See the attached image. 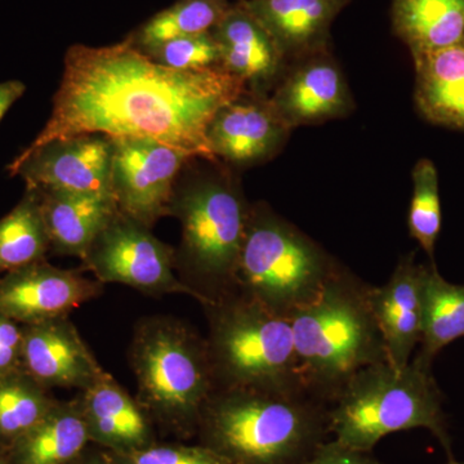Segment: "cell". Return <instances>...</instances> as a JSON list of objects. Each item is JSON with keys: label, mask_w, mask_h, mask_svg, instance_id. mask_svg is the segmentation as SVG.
I'll return each mask as SVG.
<instances>
[{"label": "cell", "mask_w": 464, "mask_h": 464, "mask_svg": "<svg viewBox=\"0 0 464 464\" xmlns=\"http://www.w3.org/2000/svg\"><path fill=\"white\" fill-rule=\"evenodd\" d=\"M246 85L224 67L179 72L159 65L130 38L69 48L50 121L26 151L79 134L151 139L215 161L207 128Z\"/></svg>", "instance_id": "cell-1"}, {"label": "cell", "mask_w": 464, "mask_h": 464, "mask_svg": "<svg viewBox=\"0 0 464 464\" xmlns=\"http://www.w3.org/2000/svg\"><path fill=\"white\" fill-rule=\"evenodd\" d=\"M328 411L304 390H215L197 432L228 464H302L328 441Z\"/></svg>", "instance_id": "cell-2"}, {"label": "cell", "mask_w": 464, "mask_h": 464, "mask_svg": "<svg viewBox=\"0 0 464 464\" xmlns=\"http://www.w3.org/2000/svg\"><path fill=\"white\" fill-rule=\"evenodd\" d=\"M368 289L340 266L322 293L289 319L302 383L326 404L357 372L389 362Z\"/></svg>", "instance_id": "cell-3"}, {"label": "cell", "mask_w": 464, "mask_h": 464, "mask_svg": "<svg viewBox=\"0 0 464 464\" xmlns=\"http://www.w3.org/2000/svg\"><path fill=\"white\" fill-rule=\"evenodd\" d=\"M329 432L334 441L372 451L390 433L424 429L454 458L444 411V395L426 366L411 359L398 369L389 362L357 372L329 404Z\"/></svg>", "instance_id": "cell-4"}, {"label": "cell", "mask_w": 464, "mask_h": 464, "mask_svg": "<svg viewBox=\"0 0 464 464\" xmlns=\"http://www.w3.org/2000/svg\"><path fill=\"white\" fill-rule=\"evenodd\" d=\"M204 308L216 390L307 391L288 319L237 288Z\"/></svg>", "instance_id": "cell-5"}, {"label": "cell", "mask_w": 464, "mask_h": 464, "mask_svg": "<svg viewBox=\"0 0 464 464\" xmlns=\"http://www.w3.org/2000/svg\"><path fill=\"white\" fill-rule=\"evenodd\" d=\"M130 364L146 413L179 435L197 432L216 390L207 341L174 319L143 320L134 332Z\"/></svg>", "instance_id": "cell-6"}, {"label": "cell", "mask_w": 464, "mask_h": 464, "mask_svg": "<svg viewBox=\"0 0 464 464\" xmlns=\"http://www.w3.org/2000/svg\"><path fill=\"white\" fill-rule=\"evenodd\" d=\"M340 265L270 208H250L237 288L290 319L322 293Z\"/></svg>", "instance_id": "cell-7"}, {"label": "cell", "mask_w": 464, "mask_h": 464, "mask_svg": "<svg viewBox=\"0 0 464 464\" xmlns=\"http://www.w3.org/2000/svg\"><path fill=\"white\" fill-rule=\"evenodd\" d=\"M249 212L239 186L227 176L195 177L174 190L170 215L182 225L176 264L197 283L207 304L237 289Z\"/></svg>", "instance_id": "cell-8"}, {"label": "cell", "mask_w": 464, "mask_h": 464, "mask_svg": "<svg viewBox=\"0 0 464 464\" xmlns=\"http://www.w3.org/2000/svg\"><path fill=\"white\" fill-rule=\"evenodd\" d=\"M83 262L97 282L124 284L149 295L182 293L206 304L200 293L174 275L173 249L121 212L92 243Z\"/></svg>", "instance_id": "cell-9"}, {"label": "cell", "mask_w": 464, "mask_h": 464, "mask_svg": "<svg viewBox=\"0 0 464 464\" xmlns=\"http://www.w3.org/2000/svg\"><path fill=\"white\" fill-rule=\"evenodd\" d=\"M112 139L111 190L121 215L151 228L170 216L174 183L188 152L141 137Z\"/></svg>", "instance_id": "cell-10"}, {"label": "cell", "mask_w": 464, "mask_h": 464, "mask_svg": "<svg viewBox=\"0 0 464 464\" xmlns=\"http://www.w3.org/2000/svg\"><path fill=\"white\" fill-rule=\"evenodd\" d=\"M111 159V137L79 134L24 150L9 164L8 172L39 190L112 194Z\"/></svg>", "instance_id": "cell-11"}, {"label": "cell", "mask_w": 464, "mask_h": 464, "mask_svg": "<svg viewBox=\"0 0 464 464\" xmlns=\"http://www.w3.org/2000/svg\"><path fill=\"white\" fill-rule=\"evenodd\" d=\"M290 130L268 96L244 91L213 116L207 143L216 159L235 167H250L275 157Z\"/></svg>", "instance_id": "cell-12"}, {"label": "cell", "mask_w": 464, "mask_h": 464, "mask_svg": "<svg viewBox=\"0 0 464 464\" xmlns=\"http://www.w3.org/2000/svg\"><path fill=\"white\" fill-rule=\"evenodd\" d=\"M101 283L43 261L0 276V315L21 325L69 316L97 297Z\"/></svg>", "instance_id": "cell-13"}, {"label": "cell", "mask_w": 464, "mask_h": 464, "mask_svg": "<svg viewBox=\"0 0 464 464\" xmlns=\"http://www.w3.org/2000/svg\"><path fill=\"white\" fill-rule=\"evenodd\" d=\"M268 99L290 130L343 118L353 105L343 72L328 50L289 63Z\"/></svg>", "instance_id": "cell-14"}, {"label": "cell", "mask_w": 464, "mask_h": 464, "mask_svg": "<svg viewBox=\"0 0 464 464\" xmlns=\"http://www.w3.org/2000/svg\"><path fill=\"white\" fill-rule=\"evenodd\" d=\"M21 369L44 389L90 387L105 373L69 316L23 325Z\"/></svg>", "instance_id": "cell-15"}, {"label": "cell", "mask_w": 464, "mask_h": 464, "mask_svg": "<svg viewBox=\"0 0 464 464\" xmlns=\"http://www.w3.org/2000/svg\"><path fill=\"white\" fill-rule=\"evenodd\" d=\"M426 265L415 253L400 258L392 276L382 286H369L368 297L389 362L405 368L413 359L422 335V283Z\"/></svg>", "instance_id": "cell-16"}, {"label": "cell", "mask_w": 464, "mask_h": 464, "mask_svg": "<svg viewBox=\"0 0 464 464\" xmlns=\"http://www.w3.org/2000/svg\"><path fill=\"white\" fill-rule=\"evenodd\" d=\"M221 51V66L246 85V91L265 94L276 87L288 60L273 36L237 2L212 29Z\"/></svg>", "instance_id": "cell-17"}, {"label": "cell", "mask_w": 464, "mask_h": 464, "mask_svg": "<svg viewBox=\"0 0 464 464\" xmlns=\"http://www.w3.org/2000/svg\"><path fill=\"white\" fill-rule=\"evenodd\" d=\"M79 401L88 436L94 444L114 454L130 453L155 444L150 415L106 372L83 390Z\"/></svg>", "instance_id": "cell-18"}, {"label": "cell", "mask_w": 464, "mask_h": 464, "mask_svg": "<svg viewBox=\"0 0 464 464\" xmlns=\"http://www.w3.org/2000/svg\"><path fill=\"white\" fill-rule=\"evenodd\" d=\"M267 30L288 63L328 50L333 21L348 0H239Z\"/></svg>", "instance_id": "cell-19"}, {"label": "cell", "mask_w": 464, "mask_h": 464, "mask_svg": "<svg viewBox=\"0 0 464 464\" xmlns=\"http://www.w3.org/2000/svg\"><path fill=\"white\" fill-rule=\"evenodd\" d=\"M36 190L51 249L57 255L83 259L100 232L121 212L109 192Z\"/></svg>", "instance_id": "cell-20"}, {"label": "cell", "mask_w": 464, "mask_h": 464, "mask_svg": "<svg viewBox=\"0 0 464 464\" xmlns=\"http://www.w3.org/2000/svg\"><path fill=\"white\" fill-rule=\"evenodd\" d=\"M413 61L418 111L430 123L464 132V43Z\"/></svg>", "instance_id": "cell-21"}, {"label": "cell", "mask_w": 464, "mask_h": 464, "mask_svg": "<svg viewBox=\"0 0 464 464\" xmlns=\"http://www.w3.org/2000/svg\"><path fill=\"white\" fill-rule=\"evenodd\" d=\"M391 23L411 57L464 43V0H391Z\"/></svg>", "instance_id": "cell-22"}, {"label": "cell", "mask_w": 464, "mask_h": 464, "mask_svg": "<svg viewBox=\"0 0 464 464\" xmlns=\"http://www.w3.org/2000/svg\"><path fill=\"white\" fill-rule=\"evenodd\" d=\"M91 442L81 401L60 402L5 450L8 464H70Z\"/></svg>", "instance_id": "cell-23"}, {"label": "cell", "mask_w": 464, "mask_h": 464, "mask_svg": "<svg viewBox=\"0 0 464 464\" xmlns=\"http://www.w3.org/2000/svg\"><path fill=\"white\" fill-rule=\"evenodd\" d=\"M464 337V284L449 283L435 264L426 266L422 283V335L413 356L432 366L442 348Z\"/></svg>", "instance_id": "cell-24"}, {"label": "cell", "mask_w": 464, "mask_h": 464, "mask_svg": "<svg viewBox=\"0 0 464 464\" xmlns=\"http://www.w3.org/2000/svg\"><path fill=\"white\" fill-rule=\"evenodd\" d=\"M50 249L41 195L26 186L20 203L0 219V276L43 261Z\"/></svg>", "instance_id": "cell-25"}, {"label": "cell", "mask_w": 464, "mask_h": 464, "mask_svg": "<svg viewBox=\"0 0 464 464\" xmlns=\"http://www.w3.org/2000/svg\"><path fill=\"white\" fill-rule=\"evenodd\" d=\"M56 404L50 390L23 371L0 378V447L7 450Z\"/></svg>", "instance_id": "cell-26"}, {"label": "cell", "mask_w": 464, "mask_h": 464, "mask_svg": "<svg viewBox=\"0 0 464 464\" xmlns=\"http://www.w3.org/2000/svg\"><path fill=\"white\" fill-rule=\"evenodd\" d=\"M230 7V0H179L150 18L130 39L143 50L170 39L209 33Z\"/></svg>", "instance_id": "cell-27"}, {"label": "cell", "mask_w": 464, "mask_h": 464, "mask_svg": "<svg viewBox=\"0 0 464 464\" xmlns=\"http://www.w3.org/2000/svg\"><path fill=\"white\" fill-rule=\"evenodd\" d=\"M413 197L409 208L408 227L411 237L418 241L435 264V249L441 230L439 176L430 159H420L413 169Z\"/></svg>", "instance_id": "cell-28"}, {"label": "cell", "mask_w": 464, "mask_h": 464, "mask_svg": "<svg viewBox=\"0 0 464 464\" xmlns=\"http://www.w3.org/2000/svg\"><path fill=\"white\" fill-rule=\"evenodd\" d=\"M140 51L159 65L179 72L221 66V51L210 32L170 39Z\"/></svg>", "instance_id": "cell-29"}, {"label": "cell", "mask_w": 464, "mask_h": 464, "mask_svg": "<svg viewBox=\"0 0 464 464\" xmlns=\"http://www.w3.org/2000/svg\"><path fill=\"white\" fill-rule=\"evenodd\" d=\"M111 453V451H110ZM116 464H228L204 445L152 444L125 454L111 453Z\"/></svg>", "instance_id": "cell-30"}, {"label": "cell", "mask_w": 464, "mask_h": 464, "mask_svg": "<svg viewBox=\"0 0 464 464\" xmlns=\"http://www.w3.org/2000/svg\"><path fill=\"white\" fill-rule=\"evenodd\" d=\"M23 325L0 315V378L23 371Z\"/></svg>", "instance_id": "cell-31"}, {"label": "cell", "mask_w": 464, "mask_h": 464, "mask_svg": "<svg viewBox=\"0 0 464 464\" xmlns=\"http://www.w3.org/2000/svg\"><path fill=\"white\" fill-rule=\"evenodd\" d=\"M302 464H382L372 451L355 450L344 447L334 440H328L317 448L306 462Z\"/></svg>", "instance_id": "cell-32"}, {"label": "cell", "mask_w": 464, "mask_h": 464, "mask_svg": "<svg viewBox=\"0 0 464 464\" xmlns=\"http://www.w3.org/2000/svg\"><path fill=\"white\" fill-rule=\"evenodd\" d=\"M26 85L20 81H8L0 83V121L7 114L18 99L25 93Z\"/></svg>", "instance_id": "cell-33"}, {"label": "cell", "mask_w": 464, "mask_h": 464, "mask_svg": "<svg viewBox=\"0 0 464 464\" xmlns=\"http://www.w3.org/2000/svg\"><path fill=\"white\" fill-rule=\"evenodd\" d=\"M70 464H116L110 451H83Z\"/></svg>", "instance_id": "cell-34"}, {"label": "cell", "mask_w": 464, "mask_h": 464, "mask_svg": "<svg viewBox=\"0 0 464 464\" xmlns=\"http://www.w3.org/2000/svg\"><path fill=\"white\" fill-rule=\"evenodd\" d=\"M0 464H8L7 453H5V449L2 447H0Z\"/></svg>", "instance_id": "cell-35"}, {"label": "cell", "mask_w": 464, "mask_h": 464, "mask_svg": "<svg viewBox=\"0 0 464 464\" xmlns=\"http://www.w3.org/2000/svg\"><path fill=\"white\" fill-rule=\"evenodd\" d=\"M445 464H464V462H459V460H457L456 458H449L447 463Z\"/></svg>", "instance_id": "cell-36"}]
</instances>
